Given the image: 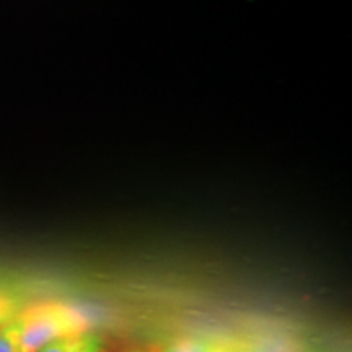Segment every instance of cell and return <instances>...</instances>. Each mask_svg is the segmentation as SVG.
Segmentation results:
<instances>
[{"instance_id": "cell-1", "label": "cell", "mask_w": 352, "mask_h": 352, "mask_svg": "<svg viewBox=\"0 0 352 352\" xmlns=\"http://www.w3.org/2000/svg\"><path fill=\"white\" fill-rule=\"evenodd\" d=\"M13 320L19 328L21 352H38L57 338L87 329V320L80 311L56 300L21 307Z\"/></svg>"}, {"instance_id": "cell-2", "label": "cell", "mask_w": 352, "mask_h": 352, "mask_svg": "<svg viewBox=\"0 0 352 352\" xmlns=\"http://www.w3.org/2000/svg\"><path fill=\"white\" fill-rule=\"evenodd\" d=\"M38 352H108V342L103 334L87 328L57 338L44 344Z\"/></svg>"}, {"instance_id": "cell-3", "label": "cell", "mask_w": 352, "mask_h": 352, "mask_svg": "<svg viewBox=\"0 0 352 352\" xmlns=\"http://www.w3.org/2000/svg\"><path fill=\"white\" fill-rule=\"evenodd\" d=\"M223 340L204 334H189L168 342L162 352H217Z\"/></svg>"}, {"instance_id": "cell-4", "label": "cell", "mask_w": 352, "mask_h": 352, "mask_svg": "<svg viewBox=\"0 0 352 352\" xmlns=\"http://www.w3.org/2000/svg\"><path fill=\"white\" fill-rule=\"evenodd\" d=\"M0 352H21L19 328L13 318L0 324Z\"/></svg>"}, {"instance_id": "cell-5", "label": "cell", "mask_w": 352, "mask_h": 352, "mask_svg": "<svg viewBox=\"0 0 352 352\" xmlns=\"http://www.w3.org/2000/svg\"><path fill=\"white\" fill-rule=\"evenodd\" d=\"M20 308V302L16 300V297L0 287V324L12 320L13 316L19 314Z\"/></svg>"}, {"instance_id": "cell-6", "label": "cell", "mask_w": 352, "mask_h": 352, "mask_svg": "<svg viewBox=\"0 0 352 352\" xmlns=\"http://www.w3.org/2000/svg\"><path fill=\"white\" fill-rule=\"evenodd\" d=\"M217 352H254L252 346L243 344V342L236 341H223L222 346Z\"/></svg>"}, {"instance_id": "cell-7", "label": "cell", "mask_w": 352, "mask_h": 352, "mask_svg": "<svg viewBox=\"0 0 352 352\" xmlns=\"http://www.w3.org/2000/svg\"><path fill=\"white\" fill-rule=\"evenodd\" d=\"M122 352H142V351H139V349H129V351H122Z\"/></svg>"}]
</instances>
